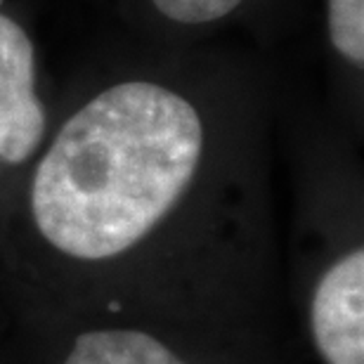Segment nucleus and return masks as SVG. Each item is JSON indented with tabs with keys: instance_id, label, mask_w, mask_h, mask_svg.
Returning a JSON list of instances; mask_svg holds the SVG:
<instances>
[{
	"instance_id": "f257e3e1",
	"label": "nucleus",
	"mask_w": 364,
	"mask_h": 364,
	"mask_svg": "<svg viewBox=\"0 0 364 364\" xmlns=\"http://www.w3.org/2000/svg\"><path fill=\"white\" fill-rule=\"evenodd\" d=\"M223 154L171 85L112 83L71 112L28 173L7 270L38 315L166 326L256 364L277 358L265 246L220 210Z\"/></svg>"
},
{
	"instance_id": "f03ea898",
	"label": "nucleus",
	"mask_w": 364,
	"mask_h": 364,
	"mask_svg": "<svg viewBox=\"0 0 364 364\" xmlns=\"http://www.w3.org/2000/svg\"><path fill=\"white\" fill-rule=\"evenodd\" d=\"M31 315L41 329L43 364H256L137 319Z\"/></svg>"
},
{
	"instance_id": "7ed1b4c3",
	"label": "nucleus",
	"mask_w": 364,
	"mask_h": 364,
	"mask_svg": "<svg viewBox=\"0 0 364 364\" xmlns=\"http://www.w3.org/2000/svg\"><path fill=\"white\" fill-rule=\"evenodd\" d=\"M305 326L322 364H364V249L360 242L317 267L305 291Z\"/></svg>"
},
{
	"instance_id": "20e7f679",
	"label": "nucleus",
	"mask_w": 364,
	"mask_h": 364,
	"mask_svg": "<svg viewBox=\"0 0 364 364\" xmlns=\"http://www.w3.org/2000/svg\"><path fill=\"white\" fill-rule=\"evenodd\" d=\"M50 133L48 109L36 90V50L26 28L0 12V168L33 164Z\"/></svg>"
},
{
	"instance_id": "39448f33",
	"label": "nucleus",
	"mask_w": 364,
	"mask_h": 364,
	"mask_svg": "<svg viewBox=\"0 0 364 364\" xmlns=\"http://www.w3.org/2000/svg\"><path fill=\"white\" fill-rule=\"evenodd\" d=\"M331 48L362 69L364 64V0H329L326 5Z\"/></svg>"
},
{
	"instance_id": "423d86ee",
	"label": "nucleus",
	"mask_w": 364,
	"mask_h": 364,
	"mask_svg": "<svg viewBox=\"0 0 364 364\" xmlns=\"http://www.w3.org/2000/svg\"><path fill=\"white\" fill-rule=\"evenodd\" d=\"M244 0H151L154 10L164 19L182 26H201L213 24L242 5Z\"/></svg>"
},
{
	"instance_id": "0eeeda50",
	"label": "nucleus",
	"mask_w": 364,
	"mask_h": 364,
	"mask_svg": "<svg viewBox=\"0 0 364 364\" xmlns=\"http://www.w3.org/2000/svg\"><path fill=\"white\" fill-rule=\"evenodd\" d=\"M0 7H3V0H0Z\"/></svg>"
}]
</instances>
